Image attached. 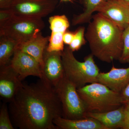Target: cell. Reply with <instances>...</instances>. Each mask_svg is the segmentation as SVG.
I'll use <instances>...</instances> for the list:
<instances>
[{
	"label": "cell",
	"instance_id": "d6986e66",
	"mask_svg": "<svg viewBox=\"0 0 129 129\" xmlns=\"http://www.w3.org/2000/svg\"><path fill=\"white\" fill-rule=\"evenodd\" d=\"M85 28L84 27H80L77 29L75 32L73 40L68 46L70 50L73 52L78 50L81 47L85 44Z\"/></svg>",
	"mask_w": 129,
	"mask_h": 129
},
{
	"label": "cell",
	"instance_id": "3957f363",
	"mask_svg": "<svg viewBox=\"0 0 129 129\" xmlns=\"http://www.w3.org/2000/svg\"><path fill=\"white\" fill-rule=\"evenodd\" d=\"M87 112L102 113L112 111L123 105L120 93L98 82L77 88Z\"/></svg>",
	"mask_w": 129,
	"mask_h": 129
},
{
	"label": "cell",
	"instance_id": "ba28073f",
	"mask_svg": "<svg viewBox=\"0 0 129 129\" xmlns=\"http://www.w3.org/2000/svg\"><path fill=\"white\" fill-rule=\"evenodd\" d=\"M22 81L28 76L43 79L42 68L37 60L29 54L16 49L9 63Z\"/></svg>",
	"mask_w": 129,
	"mask_h": 129
},
{
	"label": "cell",
	"instance_id": "9c48e42d",
	"mask_svg": "<svg viewBox=\"0 0 129 129\" xmlns=\"http://www.w3.org/2000/svg\"><path fill=\"white\" fill-rule=\"evenodd\" d=\"M62 52H48L46 49L43 57V79L55 87L64 77Z\"/></svg>",
	"mask_w": 129,
	"mask_h": 129
},
{
	"label": "cell",
	"instance_id": "52a82bcc",
	"mask_svg": "<svg viewBox=\"0 0 129 129\" xmlns=\"http://www.w3.org/2000/svg\"><path fill=\"white\" fill-rule=\"evenodd\" d=\"M57 0H14L9 9L14 15L42 18L54 11Z\"/></svg>",
	"mask_w": 129,
	"mask_h": 129
},
{
	"label": "cell",
	"instance_id": "6da1fadb",
	"mask_svg": "<svg viewBox=\"0 0 129 129\" xmlns=\"http://www.w3.org/2000/svg\"><path fill=\"white\" fill-rule=\"evenodd\" d=\"M9 103L13 124L20 129H57L53 121L62 116L55 88L44 79L23 84Z\"/></svg>",
	"mask_w": 129,
	"mask_h": 129
},
{
	"label": "cell",
	"instance_id": "4316f807",
	"mask_svg": "<svg viewBox=\"0 0 129 129\" xmlns=\"http://www.w3.org/2000/svg\"><path fill=\"white\" fill-rule=\"evenodd\" d=\"M61 1H69L72 2L73 0H61Z\"/></svg>",
	"mask_w": 129,
	"mask_h": 129
},
{
	"label": "cell",
	"instance_id": "7c38bea8",
	"mask_svg": "<svg viewBox=\"0 0 129 129\" xmlns=\"http://www.w3.org/2000/svg\"><path fill=\"white\" fill-rule=\"evenodd\" d=\"M48 21L51 33L46 50L62 52L64 48L63 35L69 28V21L65 15H62L51 16Z\"/></svg>",
	"mask_w": 129,
	"mask_h": 129
},
{
	"label": "cell",
	"instance_id": "e0dca14e",
	"mask_svg": "<svg viewBox=\"0 0 129 129\" xmlns=\"http://www.w3.org/2000/svg\"><path fill=\"white\" fill-rule=\"evenodd\" d=\"M84 6L83 13L74 15L72 19L74 25L89 23L92 19L93 13L107 0H80Z\"/></svg>",
	"mask_w": 129,
	"mask_h": 129
},
{
	"label": "cell",
	"instance_id": "30bf717a",
	"mask_svg": "<svg viewBox=\"0 0 129 129\" xmlns=\"http://www.w3.org/2000/svg\"><path fill=\"white\" fill-rule=\"evenodd\" d=\"M96 12L122 30L129 26V6L120 0H107L97 9Z\"/></svg>",
	"mask_w": 129,
	"mask_h": 129
},
{
	"label": "cell",
	"instance_id": "9a60e30c",
	"mask_svg": "<svg viewBox=\"0 0 129 129\" xmlns=\"http://www.w3.org/2000/svg\"><path fill=\"white\" fill-rule=\"evenodd\" d=\"M125 117L124 104L112 111L102 113L87 112L86 114V117L96 119L108 129L123 128Z\"/></svg>",
	"mask_w": 129,
	"mask_h": 129
},
{
	"label": "cell",
	"instance_id": "603a6c76",
	"mask_svg": "<svg viewBox=\"0 0 129 129\" xmlns=\"http://www.w3.org/2000/svg\"><path fill=\"white\" fill-rule=\"evenodd\" d=\"M74 35L75 32H72L68 30H66L64 33L63 38L64 44L69 45L73 40Z\"/></svg>",
	"mask_w": 129,
	"mask_h": 129
},
{
	"label": "cell",
	"instance_id": "ffe728a7",
	"mask_svg": "<svg viewBox=\"0 0 129 129\" xmlns=\"http://www.w3.org/2000/svg\"><path fill=\"white\" fill-rule=\"evenodd\" d=\"M4 102L2 104L0 109V129H14L12 123L8 107Z\"/></svg>",
	"mask_w": 129,
	"mask_h": 129
},
{
	"label": "cell",
	"instance_id": "7402d4cb",
	"mask_svg": "<svg viewBox=\"0 0 129 129\" xmlns=\"http://www.w3.org/2000/svg\"><path fill=\"white\" fill-rule=\"evenodd\" d=\"M9 9H0V27L6 23L14 16Z\"/></svg>",
	"mask_w": 129,
	"mask_h": 129
},
{
	"label": "cell",
	"instance_id": "83f0119b",
	"mask_svg": "<svg viewBox=\"0 0 129 129\" xmlns=\"http://www.w3.org/2000/svg\"><path fill=\"white\" fill-rule=\"evenodd\" d=\"M127 104V105H129V104Z\"/></svg>",
	"mask_w": 129,
	"mask_h": 129
},
{
	"label": "cell",
	"instance_id": "44dd1931",
	"mask_svg": "<svg viewBox=\"0 0 129 129\" xmlns=\"http://www.w3.org/2000/svg\"><path fill=\"white\" fill-rule=\"evenodd\" d=\"M123 50L119 61L123 63H129V26L123 30Z\"/></svg>",
	"mask_w": 129,
	"mask_h": 129
},
{
	"label": "cell",
	"instance_id": "7a4b0ae2",
	"mask_svg": "<svg viewBox=\"0 0 129 129\" xmlns=\"http://www.w3.org/2000/svg\"><path fill=\"white\" fill-rule=\"evenodd\" d=\"M123 30L100 13L93 15L85 34L91 54L104 62L119 60L123 46Z\"/></svg>",
	"mask_w": 129,
	"mask_h": 129
},
{
	"label": "cell",
	"instance_id": "d4e9b609",
	"mask_svg": "<svg viewBox=\"0 0 129 129\" xmlns=\"http://www.w3.org/2000/svg\"><path fill=\"white\" fill-rule=\"evenodd\" d=\"M14 0H0V9L8 8Z\"/></svg>",
	"mask_w": 129,
	"mask_h": 129
},
{
	"label": "cell",
	"instance_id": "5b68a950",
	"mask_svg": "<svg viewBox=\"0 0 129 129\" xmlns=\"http://www.w3.org/2000/svg\"><path fill=\"white\" fill-rule=\"evenodd\" d=\"M61 104L62 117L76 119L86 117V108L76 86L64 77L55 87Z\"/></svg>",
	"mask_w": 129,
	"mask_h": 129
},
{
	"label": "cell",
	"instance_id": "5bb4252c",
	"mask_svg": "<svg viewBox=\"0 0 129 129\" xmlns=\"http://www.w3.org/2000/svg\"><path fill=\"white\" fill-rule=\"evenodd\" d=\"M50 36L44 37L41 32L31 39L18 44L17 49L29 54L43 66V57L45 51L48 46Z\"/></svg>",
	"mask_w": 129,
	"mask_h": 129
},
{
	"label": "cell",
	"instance_id": "8fae6325",
	"mask_svg": "<svg viewBox=\"0 0 129 129\" xmlns=\"http://www.w3.org/2000/svg\"><path fill=\"white\" fill-rule=\"evenodd\" d=\"M22 84L10 64L0 66V96L4 102L9 103Z\"/></svg>",
	"mask_w": 129,
	"mask_h": 129
},
{
	"label": "cell",
	"instance_id": "4fadbf2b",
	"mask_svg": "<svg viewBox=\"0 0 129 129\" xmlns=\"http://www.w3.org/2000/svg\"><path fill=\"white\" fill-rule=\"evenodd\" d=\"M97 81L107 86L112 90L121 93L129 83V67L117 68L113 65L107 73H100Z\"/></svg>",
	"mask_w": 129,
	"mask_h": 129
},
{
	"label": "cell",
	"instance_id": "277c9868",
	"mask_svg": "<svg viewBox=\"0 0 129 129\" xmlns=\"http://www.w3.org/2000/svg\"><path fill=\"white\" fill-rule=\"evenodd\" d=\"M73 52L69 46L64 47L62 52L65 77L77 88L98 82L100 70L95 63L94 56L89 54L84 58V61L80 62L76 59Z\"/></svg>",
	"mask_w": 129,
	"mask_h": 129
},
{
	"label": "cell",
	"instance_id": "2e32d148",
	"mask_svg": "<svg viewBox=\"0 0 129 129\" xmlns=\"http://www.w3.org/2000/svg\"><path fill=\"white\" fill-rule=\"evenodd\" d=\"M57 129H108L98 120L89 117L76 119H69L59 117L53 121Z\"/></svg>",
	"mask_w": 129,
	"mask_h": 129
},
{
	"label": "cell",
	"instance_id": "cb8c5ba5",
	"mask_svg": "<svg viewBox=\"0 0 129 129\" xmlns=\"http://www.w3.org/2000/svg\"><path fill=\"white\" fill-rule=\"evenodd\" d=\"M120 94L123 104H129V83Z\"/></svg>",
	"mask_w": 129,
	"mask_h": 129
},
{
	"label": "cell",
	"instance_id": "484cf974",
	"mask_svg": "<svg viewBox=\"0 0 129 129\" xmlns=\"http://www.w3.org/2000/svg\"><path fill=\"white\" fill-rule=\"evenodd\" d=\"M123 3L129 6V0H120Z\"/></svg>",
	"mask_w": 129,
	"mask_h": 129
},
{
	"label": "cell",
	"instance_id": "ac0fdd59",
	"mask_svg": "<svg viewBox=\"0 0 129 129\" xmlns=\"http://www.w3.org/2000/svg\"><path fill=\"white\" fill-rule=\"evenodd\" d=\"M19 43L8 36H0V66L9 64Z\"/></svg>",
	"mask_w": 129,
	"mask_h": 129
},
{
	"label": "cell",
	"instance_id": "8992f818",
	"mask_svg": "<svg viewBox=\"0 0 129 129\" xmlns=\"http://www.w3.org/2000/svg\"><path fill=\"white\" fill-rule=\"evenodd\" d=\"M45 27L42 18L14 15L0 27V36L11 37L20 43L28 40Z\"/></svg>",
	"mask_w": 129,
	"mask_h": 129
}]
</instances>
